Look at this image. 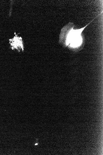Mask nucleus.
Wrapping results in <instances>:
<instances>
[{
    "label": "nucleus",
    "instance_id": "1",
    "mask_svg": "<svg viewBox=\"0 0 103 155\" xmlns=\"http://www.w3.org/2000/svg\"><path fill=\"white\" fill-rule=\"evenodd\" d=\"M89 24L80 29H75V25L69 23L62 28L60 35V43L66 46L72 48H76L81 45L83 42L82 33Z\"/></svg>",
    "mask_w": 103,
    "mask_h": 155
},
{
    "label": "nucleus",
    "instance_id": "2",
    "mask_svg": "<svg viewBox=\"0 0 103 155\" xmlns=\"http://www.w3.org/2000/svg\"><path fill=\"white\" fill-rule=\"evenodd\" d=\"M10 43L12 49L17 50L19 51L24 50V45L21 38L16 35L10 39Z\"/></svg>",
    "mask_w": 103,
    "mask_h": 155
}]
</instances>
